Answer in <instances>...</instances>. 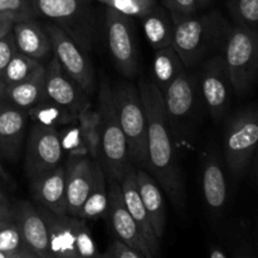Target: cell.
Returning <instances> with one entry per match:
<instances>
[{
  "label": "cell",
  "instance_id": "cell-1",
  "mask_svg": "<svg viewBox=\"0 0 258 258\" xmlns=\"http://www.w3.org/2000/svg\"><path fill=\"white\" fill-rule=\"evenodd\" d=\"M148 125V164L146 170L154 176L176 209H184L186 202L184 179L174 153L173 134L166 118L164 97L151 81L139 82Z\"/></svg>",
  "mask_w": 258,
  "mask_h": 258
},
{
  "label": "cell",
  "instance_id": "cell-2",
  "mask_svg": "<svg viewBox=\"0 0 258 258\" xmlns=\"http://www.w3.org/2000/svg\"><path fill=\"white\" fill-rule=\"evenodd\" d=\"M170 15L174 25L173 47L185 68L224 50L232 27L221 13L212 12L201 17Z\"/></svg>",
  "mask_w": 258,
  "mask_h": 258
},
{
  "label": "cell",
  "instance_id": "cell-3",
  "mask_svg": "<svg viewBox=\"0 0 258 258\" xmlns=\"http://www.w3.org/2000/svg\"><path fill=\"white\" fill-rule=\"evenodd\" d=\"M98 112L101 118L98 163L110 183L122 179L128 163V148L123 131L116 115L110 83L102 81L98 93Z\"/></svg>",
  "mask_w": 258,
  "mask_h": 258
},
{
  "label": "cell",
  "instance_id": "cell-4",
  "mask_svg": "<svg viewBox=\"0 0 258 258\" xmlns=\"http://www.w3.org/2000/svg\"><path fill=\"white\" fill-rule=\"evenodd\" d=\"M116 115L128 148V158L135 166L146 169L148 125L139 87L128 83L111 87Z\"/></svg>",
  "mask_w": 258,
  "mask_h": 258
},
{
  "label": "cell",
  "instance_id": "cell-5",
  "mask_svg": "<svg viewBox=\"0 0 258 258\" xmlns=\"http://www.w3.org/2000/svg\"><path fill=\"white\" fill-rule=\"evenodd\" d=\"M223 52L232 88L237 95H246L258 80V32L236 24Z\"/></svg>",
  "mask_w": 258,
  "mask_h": 258
},
{
  "label": "cell",
  "instance_id": "cell-6",
  "mask_svg": "<svg viewBox=\"0 0 258 258\" xmlns=\"http://www.w3.org/2000/svg\"><path fill=\"white\" fill-rule=\"evenodd\" d=\"M35 15H42L62 28L85 53L93 42L90 0H32Z\"/></svg>",
  "mask_w": 258,
  "mask_h": 258
},
{
  "label": "cell",
  "instance_id": "cell-7",
  "mask_svg": "<svg viewBox=\"0 0 258 258\" xmlns=\"http://www.w3.org/2000/svg\"><path fill=\"white\" fill-rule=\"evenodd\" d=\"M49 234V256L58 258H82L98 256L96 244L85 221L78 217L58 216L39 207Z\"/></svg>",
  "mask_w": 258,
  "mask_h": 258
},
{
  "label": "cell",
  "instance_id": "cell-8",
  "mask_svg": "<svg viewBox=\"0 0 258 258\" xmlns=\"http://www.w3.org/2000/svg\"><path fill=\"white\" fill-rule=\"evenodd\" d=\"M224 158L234 176H241L258 149V107L238 111L224 130Z\"/></svg>",
  "mask_w": 258,
  "mask_h": 258
},
{
  "label": "cell",
  "instance_id": "cell-9",
  "mask_svg": "<svg viewBox=\"0 0 258 258\" xmlns=\"http://www.w3.org/2000/svg\"><path fill=\"white\" fill-rule=\"evenodd\" d=\"M163 97L171 134L184 135L188 133L198 111L201 97L198 78L184 70L163 93Z\"/></svg>",
  "mask_w": 258,
  "mask_h": 258
},
{
  "label": "cell",
  "instance_id": "cell-10",
  "mask_svg": "<svg viewBox=\"0 0 258 258\" xmlns=\"http://www.w3.org/2000/svg\"><path fill=\"white\" fill-rule=\"evenodd\" d=\"M105 29L108 49L117 70L126 77L135 76L139 67V49L131 17L106 7Z\"/></svg>",
  "mask_w": 258,
  "mask_h": 258
},
{
  "label": "cell",
  "instance_id": "cell-11",
  "mask_svg": "<svg viewBox=\"0 0 258 258\" xmlns=\"http://www.w3.org/2000/svg\"><path fill=\"white\" fill-rule=\"evenodd\" d=\"M50 40L54 58L62 70L85 91L92 93L95 88V76L90 59L77 43L54 23H48L43 28Z\"/></svg>",
  "mask_w": 258,
  "mask_h": 258
},
{
  "label": "cell",
  "instance_id": "cell-12",
  "mask_svg": "<svg viewBox=\"0 0 258 258\" xmlns=\"http://www.w3.org/2000/svg\"><path fill=\"white\" fill-rule=\"evenodd\" d=\"M62 155L59 134L55 127L35 123L30 128L25 153V171L29 181L57 168Z\"/></svg>",
  "mask_w": 258,
  "mask_h": 258
},
{
  "label": "cell",
  "instance_id": "cell-13",
  "mask_svg": "<svg viewBox=\"0 0 258 258\" xmlns=\"http://www.w3.org/2000/svg\"><path fill=\"white\" fill-rule=\"evenodd\" d=\"M202 100L212 117L219 120L226 113L231 96V78L223 54L212 55L202 67L198 78Z\"/></svg>",
  "mask_w": 258,
  "mask_h": 258
},
{
  "label": "cell",
  "instance_id": "cell-14",
  "mask_svg": "<svg viewBox=\"0 0 258 258\" xmlns=\"http://www.w3.org/2000/svg\"><path fill=\"white\" fill-rule=\"evenodd\" d=\"M105 214L116 238L122 239L123 242L140 251L145 258H153L148 242L145 241L138 223L125 206L121 184L118 181L110 183L107 208Z\"/></svg>",
  "mask_w": 258,
  "mask_h": 258
},
{
  "label": "cell",
  "instance_id": "cell-15",
  "mask_svg": "<svg viewBox=\"0 0 258 258\" xmlns=\"http://www.w3.org/2000/svg\"><path fill=\"white\" fill-rule=\"evenodd\" d=\"M45 67V98L64 108L77 118L78 112L88 105L87 93L62 70L54 57Z\"/></svg>",
  "mask_w": 258,
  "mask_h": 258
},
{
  "label": "cell",
  "instance_id": "cell-16",
  "mask_svg": "<svg viewBox=\"0 0 258 258\" xmlns=\"http://www.w3.org/2000/svg\"><path fill=\"white\" fill-rule=\"evenodd\" d=\"M68 158L67 165L64 166L67 214L78 217L95 179L96 160L88 155Z\"/></svg>",
  "mask_w": 258,
  "mask_h": 258
},
{
  "label": "cell",
  "instance_id": "cell-17",
  "mask_svg": "<svg viewBox=\"0 0 258 258\" xmlns=\"http://www.w3.org/2000/svg\"><path fill=\"white\" fill-rule=\"evenodd\" d=\"M13 221L17 223L25 244L37 258L50 257L48 226L39 208L28 202H19L13 207Z\"/></svg>",
  "mask_w": 258,
  "mask_h": 258
},
{
  "label": "cell",
  "instance_id": "cell-18",
  "mask_svg": "<svg viewBox=\"0 0 258 258\" xmlns=\"http://www.w3.org/2000/svg\"><path fill=\"white\" fill-rule=\"evenodd\" d=\"M120 184L125 206L127 207L130 214L138 223L145 241L148 242V246L153 257H156L160 252V239L156 237L150 217H149L148 211L145 209L143 201H141L138 181H136V166L133 163H128L126 166Z\"/></svg>",
  "mask_w": 258,
  "mask_h": 258
},
{
  "label": "cell",
  "instance_id": "cell-19",
  "mask_svg": "<svg viewBox=\"0 0 258 258\" xmlns=\"http://www.w3.org/2000/svg\"><path fill=\"white\" fill-rule=\"evenodd\" d=\"M29 183L33 198L39 204V207L58 216L67 214L64 166L58 165L49 173Z\"/></svg>",
  "mask_w": 258,
  "mask_h": 258
},
{
  "label": "cell",
  "instance_id": "cell-20",
  "mask_svg": "<svg viewBox=\"0 0 258 258\" xmlns=\"http://www.w3.org/2000/svg\"><path fill=\"white\" fill-rule=\"evenodd\" d=\"M28 113L5 101L0 106V155L15 159L19 155L27 126Z\"/></svg>",
  "mask_w": 258,
  "mask_h": 258
},
{
  "label": "cell",
  "instance_id": "cell-21",
  "mask_svg": "<svg viewBox=\"0 0 258 258\" xmlns=\"http://www.w3.org/2000/svg\"><path fill=\"white\" fill-rule=\"evenodd\" d=\"M136 181L144 207L148 211L151 224L159 239L163 238L166 226L165 203L163 189L146 169L136 166Z\"/></svg>",
  "mask_w": 258,
  "mask_h": 258
},
{
  "label": "cell",
  "instance_id": "cell-22",
  "mask_svg": "<svg viewBox=\"0 0 258 258\" xmlns=\"http://www.w3.org/2000/svg\"><path fill=\"white\" fill-rule=\"evenodd\" d=\"M202 190L207 207L211 211L216 213L223 211L228 198V189L222 164L214 154H208L204 159Z\"/></svg>",
  "mask_w": 258,
  "mask_h": 258
},
{
  "label": "cell",
  "instance_id": "cell-23",
  "mask_svg": "<svg viewBox=\"0 0 258 258\" xmlns=\"http://www.w3.org/2000/svg\"><path fill=\"white\" fill-rule=\"evenodd\" d=\"M12 32L14 35L17 49L28 57H32L40 62L52 50L47 33L33 20V18L15 22Z\"/></svg>",
  "mask_w": 258,
  "mask_h": 258
},
{
  "label": "cell",
  "instance_id": "cell-24",
  "mask_svg": "<svg viewBox=\"0 0 258 258\" xmlns=\"http://www.w3.org/2000/svg\"><path fill=\"white\" fill-rule=\"evenodd\" d=\"M45 67L40 63L25 80L5 87V101L28 111L45 98Z\"/></svg>",
  "mask_w": 258,
  "mask_h": 258
},
{
  "label": "cell",
  "instance_id": "cell-25",
  "mask_svg": "<svg viewBox=\"0 0 258 258\" xmlns=\"http://www.w3.org/2000/svg\"><path fill=\"white\" fill-rule=\"evenodd\" d=\"M141 19L146 39L154 50L173 45L174 25L170 13L154 5Z\"/></svg>",
  "mask_w": 258,
  "mask_h": 258
},
{
  "label": "cell",
  "instance_id": "cell-26",
  "mask_svg": "<svg viewBox=\"0 0 258 258\" xmlns=\"http://www.w3.org/2000/svg\"><path fill=\"white\" fill-rule=\"evenodd\" d=\"M184 70H186L185 66L173 45L155 50L153 62L154 80H155L154 83L158 86L161 93L168 90L169 86Z\"/></svg>",
  "mask_w": 258,
  "mask_h": 258
},
{
  "label": "cell",
  "instance_id": "cell-27",
  "mask_svg": "<svg viewBox=\"0 0 258 258\" xmlns=\"http://www.w3.org/2000/svg\"><path fill=\"white\" fill-rule=\"evenodd\" d=\"M106 181H107V179L103 173L102 166L96 160L95 179H93L90 193H88L87 198H86L85 203L81 208L78 218L88 221V219H96L105 214L108 201V190L107 186H106Z\"/></svg>",
  "mask_w": 258,
  "mask_h": 258
},
{
  "label": "cell",
  "instance_id": "cell-28",
  "mask_svg": "<svg viewBox=\"0 0 258 258\" xmlns=\"http://www.w3.org/2000/svg\"><path fill=\"white\" fill-rule=\"evenodd\" d=\"M78 128L91 159L98 160L100 154V127L101 118L98 110H93L91 105H86L77 115Z\"/></svg>",
  "mask_w": 258,
  "mask_h": 258
},
{
  "label": "cell",
  "instance_id": "cell-29",
  "mask_svg": "<svg viewBox=\"0 0 258 258\" xmlns=\"http://www.w3.org/2000/svg\"><path fill=\"white\" fill-rule=\"evenodd\" d=\"M0 258H37L25 244L14 221L0 226Z\"/></svg>",
  "mask_w": 258,
  "mask_h": 258
},
{
  "label": "cell",
  "instance_id": "cell-30",
  "mask_svg": "<svg viewBox=\"0 0 258 258\" xmlns=\"http://www.w3.org/2000/svg\"><path fill=\"white\" fill-rule=\"evenodd\" d=\"M27 113L35 121V123L50 126V127L68 125V123L77 120L71 113H68L64 108H62L48 98H44L37 105L30 107L27 111Z\"/></svg>",
  "mask_w": 258,
  "mask_h": 258
},
{
  "label": "cell",
  "instance_id": "cell-31",
  "mask_svg": "<svg viewBox=\"0 0 258 258\" xmlns=\"http://www.w3.org/2000/svg\"><path fill=\"white\" fill-rule=\"evenodd\" d=\"M39 64L40 62L38 59L28 57V55L23 54L19 50H17L15 54L12 57V59L9 60L7 67H5V70L3 71L0 78L7 85L18 83L29 77Z\"/></svg>",
  "mask_w": 258,
  "mask_h": 258
},
{
  "label": "cell",
  "instance_id": "cell-32",
  "mask_svg": "<svg viewBox=\"0 0 258 258\" xmlns=\"http://www.w3.org/2000/svg\"><path fill=\"white\" fill-rule=\"evenodd\" d=\"M231 12L236 24L258 32V0H233Z\"/></svg>",
  "mask_w": 258,
  "mask_h": 258
},
{
  "label": "cell",
  "instance_id": "cell-33",
  "mask_svg": "<svg viewBox=\"0 0 258 258\" xmlns=\"http://www.w3.org/2000/svg\"><path fill=\"white\" fill-rule=\"evenodd\" d=\"M130 17L143 18L155 5V0H95Z\"/></svg>",
  "mask_w": 258,
  "mask_h": 258
},
{
  "label": "cell",
  "instance_id": "cell-34",
  "mask_svg": "<svg viewBox=\"0 0 258 258\" xmlns=\"http://www.w3.org/2000/svg\"><path fill=\"white\" fill-rule=\"evenodd\" d=\"M58 134H59L62 150L67 151L68 156L88 155L87 149H86L82 138H81L78 126H67V127L63 128L62 133Z\"/></svg>",
  "mask_w": 258,
  "mask_h": 258
},
{
  "label": "cell",
  "instance_id": "cell-35",
  "mask_svg": "<svg viewBox=\"0 0 258 258\" xmlns=\"http://www.w3.org/2000/svg\"><path fill=\"white\" fill-rule=\"evenodd\" d=\"M0 13L30 19L35 15L32 0H0Z\"/></svg>",
  "mask_w": 258,
  "mask_h": 258
},
{
  "label": "cell",
  "instance_id": "cell-36",
  "mask_svg": "<svg viewBox=\"0 0 258 258\" xmlns=\"http://www.w3.org/2000/svg\"><path fill=\"white\" fill-rule=\"evenodd\" d=\"M105 258H145L144 254L122 239L115 238L105 251V253L98 254Z\"/></svg>",
  "mask_w": 258,
  "mask_h": 258
},
{
  "label": "cell",
  "instance_id": "cell-37",
  "mask_svg": "<svg viewBox=\"0 0 258 258\" xmlns=\"http://www.w3.org/2000/svg\"><path fill=\"white\" fill-rule=\"evenodd\" d=\"M17 50V44L12 30L0 37V76Z\"/></svg>",
  "mask_w": 258,
  "mask_h": 258
},
{
  "label": "cell",
  "instance_id": "cell-38",
  "mask_svg": "<svg viewBox=\"0 0 258 258\" xmlns=\"http://www.w3.org/2000/svg\"><path fill=\"white\" fill-rule=\"evenodd\" d=\"M166 9L170 14L180 15H193V13L198 9L197 0H163Z\"/></svg>",
  "mask_w": 258,
  "mask_h": 258
},
{
  "label": "cell",
  "instance_id": "cell-39",
  "mask_svg": "<svg viewBox=\"0 0 258 258\" xmlns=\"http://www.w3.org/2000/svg\"><path fill=\"white\" fill-rule=\"evenodd\" d=\"M19 20H25L23 18L17 17V15L13 14H7V13H0V37H3L4 34H7L8 32H10L14 25L15 22H19Z\"/></svg>",
  "mask_w": 258,
  "mask_h": 258
},
{
  "label": "cell",
  "instance_id": "cell-40",
  "mask_svg": "<svg viewBox=\"0 0 258 258\" xmlns=\"http://www.w3.org/2000/svg\"><path fill=\"white\" fill-rule=\"evenodd\" d=\"M13 221V207L4 196H0V226Z\"/></svg>",
  "mask_w": 258,
  "mask_h": 258
},
{
  "label": "cell",
  "instance_id": "cell-41",
  "mask_svg": "<svg viewBox=\"0 0 258 258\" xmlns=\"http://www.w3.org/2000/svg\"><path fill=\"white\" fill-rule=\"evenodd\" d=\"M209 257L211 258H227L228 257V254H227L223 249L219 248V247H213V248H211V252H209Z\"/></svg>",
  "mask_w": 258,
  "mask_h": 258
},
{
  "label": "cell",
  "instance_id": "cell-42",
  "mask_svg": "<svg viewBox=\"0 0 258 258\" xmlns=\"http://www.w3.org/2000/svg\"><path fill=\"white\" fill-rule=\"evenodd\" d=\"M5 87H7V83L0 78V106L5 102Z\"/></svg>",
  "mask_w": 258,
  "mask_h": 258
},
{
  "label": "cell",
  "instance_id": "cell-43",
  "mask_svg": "<svg viewBox=\"0 0 258 258\" xmlns=\"http://www.w3.org/2000/svg\"><path fill=\"white\" fill-rule=\"evenodd\" d=\"M212 2H213V0H197V5H198V8H206L208 7Z\"/></svg>",
  "mask_w": 258,
  "mask_h": 258
},
{
  "label": "cell",
  "instance_id": "cell-44",
  "mask_svg": "<svg viewBox=\"0 0 258 258\" xmlns=\"http://www.w3.org/2000/svg\"><path fill=\"white\" fill-rule=\"evenodd\" d=\"M256 247H257V256H258V221H257V228H256Z\"/></svg>",
  "mask_w": 258,
  "mask_h": 258
},
{
  "label": "cell",
  "instance_id": "cell-45",
  "mask_svg": "<svg viewBox=\"0 0 258 258\" xmlns=\"http://www.w3.org/2000/svg\"><path fill=\"white\" fill-rule=\"evenodd\" d=\"M256 176H257V180H258V154H257V159H256Z\"/></svg>",
  "mask_w": 258,
  "mask_h": 258
},
{
  "label": "cell",
  "instance_id": "cell-46",
  "mask_svg": "<svg viewBox=\"0 0 258 258\" xmlns=\"http://www.w3.org/2000/svg\"><path fill=\"white\" fill-rule=\"evenodd\" d=\"M3 174V168H2V164H0V176H2Z\"/></svg>",
  "mask_w": 258,
  "mask_h": 258
},
{
  "label": "cell",
  "instance_id": "cell-47",
  "mask_svg": "<svg viewBox=\"0 0 258 258\" xmlns=\"http://www.w3.org/2000/svg\"><path fill=\"white\" fill-rule=\"evenodd\" d=\"M0 196H3V193H2V191H0Z\"/></svg>",
  "mask_w": 258,
  "mask_h": 258
}]
</instances>
